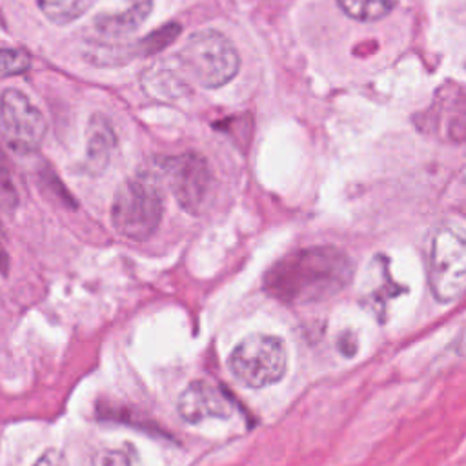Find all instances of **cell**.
Here are the masks:
<instances>
[{
    "label": "cell",
    "mask_w": 466,
    "mask_h": 466,
    "mask_svg": "<svg viewBox=\"0 0 466 466\" xmlns=\"http://www.w3.org/2000/svg\"><path fill=\"white\" fill-rule=\"evenodd\" d=\"M351 257L337 246H308L273 262L262 279L264 291L284 304L304 306L339 295L353 279Z\"/></svg>",
    "instance_id": "obj_1"
},
{
    "label": "cell",
    "mask_w": 466,
    "mask_h": 466,
    "mask_svg": "<svg viewBox=\"0 0 466 466\" xmlns=\"http://www.w3.org/2000/svg\"><path fill=\"white\" fill-rule=\"evenodd\" d=\"M164 211L162 182L157 175L146 171L127 178L116 191L111 202V224L129 240L149 238Z\"/></svg>",
    "instance_id": "obj_2"
},
{
    "label": "cell",
    "mask_w": 466,
    "mask_h": 466,
    "mask_svg": "<svg viewBox=\"0 0 466 466\" xmlns=\"http://www.w3.org/2000/svg\"><path fill=\"white\" fill-rule=\"evenodd\" d=\"M426 279L433 299L450 304L466 295V235L437 226L426 242Z\"/></svg>",
    "instance_id": "obj_3"
},
{
    "label": "cell",
    "mask_w": 466,
    "mask_h": 466,
    "mask_svg": "<svg viewBox=\"0 0 466 466\" xmlns=\"http://www.w3.org/2000/svg\"><path fill=\"white\" fill-rule=\"evenodd\" d=\"M189 82L215 89L228 84L240 67V56L231 40L215 29H202L186 40L175 55Z\"/></svg>",
    "instance_id": "obj_4"
},
{
    "label": "cell",
    "mask_w": 466,
    "mask_h": 466,
    "mask_svg": "<svg viewBox=\"0 0 466 466\" xmlns=\"http://www.w3.org/2000/svg\"><path fill=\"white\" fill-rule=\"evenodd\" d=\"M228 364L235 379L244 386L264 388L284 377L288 353L282 339L253 333L233 348Z\"/></svg>",
    "instance_id": "obj_5"
},
{
    "label": "cell",
    "mask_w": 466,
    "mask_h": 466,
    "mask_svg": "<svg viewBox=\"0 0 466 466\" xmlns=\"http://www.w3.org/2000/svg\"><path fill=\"white\" fill-rule=\"evenodd\" d=\"M160 171L175 200L186 213L202 215L209 208L215 177L206 157L195 151L167 157L162 160Z\"/></svg>",
    "instance_id": "obj_6"
},
{
    "label": "cell",
    "mask_w": 466,
    "mask_h": 466,
    "mask_svg": "<svg viewBox=\"0 0 466 466\" xmlns=\"http://www.w3.org/2000/svg\"><path fill=\"white\" fill-rule=\"evenodd\" d=\"M0 127L7 149L29 155L40 147L47 124L42 111L22 91L7 87L2 93Z\"/></svg>",
    "instance_id": "obj_7"
},
{
    "label": "cell",
    "mask_w": 466,
    "mask_h": 466,
    "mask_svg": "<svg viewBox=\"0 0 466 466\" xmlns=\"http://www.w3.org/2000/svg\"><path fill=\"white\" fill-rule=\"evenodd\" d=\"M178 415L187 424H200L208 419H228L235 413L226 391L209 380L189 382L177 400Z\"/></svg>",
    "instance_id": "obj_8"
},
{
    "label": "cell",
    "mask_w": 466,
    "mask_h": 466,
    "mask_svg": "<svg viewBox=\"0 0 466 466\" xmlns=\"http://www.w3.org/2000/svg\"><path fill=\"white\" fill-rule=\"evenodd\" d=\"M402 288L393 280L390 273V260L382 253H377L368 266V271L362 280L360 302L362 306L377 317V320H384L388 304L395 299Z\"/></svg>",
    "instance_id": "obj_9"
},
{
    "label": "cell",
    "mask_w": 466,
    "mask_h": 466,
    "mask_svg": "<svg viewBox=\"0 0 466 466\" xmlns=\"http://www.w3.org/2000/svg\"><path fill=\"white\" fill-rule=\"evenodd\" d=\"M144 93L158 102H175L189 93V78L175 56L153 62L140 76Z\"/></svg>",
    "instance_id": "obj_10"
},
{
    "label": "cell",
    "mask_w": 466,
    "mask_h": 466,
    "mask_svg": "<svg viewBox=\"0 0 466 466\" xmlns=\"http://www.w3.org/2000/svg\"><path fill=\"white\" fill-rule=\"evenodd\" d=\"M116 146V133L111 120L102 113H93L87 124V146L84 167L89 175L102 173Z\"/></svg>",
    "instance_id": "obj_11"
},
{
    "label": "cell",
    "mask_w": 466,
    "mask_h": 466,
    "mask_svg": "<svg viewBox=\"0 0 466 466\" xmlns=\"http://www.w3.org/2000/svg\"><path fill=\"white\" fill-rule=\"evenodd\" d=\"M153 11V0H131L122 11L100 13L95 16L93 25L104 36H126L137 31L149 13Z\"/></svg>",
    "instance_id": "obj_12"
},
{
    "label": "cell",
    "mask_w": 466,
    "mask_h": 466,
    "mask_svg": "<svg viewBox=\"0 0 466 466\" xmlns=\"http://www.w3.org/2000/svg\"><path fill=\"white\" fill-rule=\"evenodd\" d=\"M340 11L359 22H375L388 16L393 7L395 0H337Z\"/></svg>",
    "instance_id": "obj_13"
},
{
    "label": "cell",
    "mask_w": 466,
    "mask_h": 466,
    "mask_svg": "<svg viewBox=\"0 0 466 466\" xmlns=\"http://www.w3.org/2000/svg\"><path fill=\"white\" fill-rule=\"evenodd\" d=\"M180 29L182 27L177 22H167V24L153 29L144 38H140L133 44L135 56H153V55L164 51L169 44H173L178 38Z\"/></svg>",
    "instance_id": "obj_14"
},
{
    "label": "cell",
    "mask_w": 466,
    "mask_h": 466,
    "mask_svg": "<svg viewBox=\"0 0 466 466\" xmlns=\"http://www.w3.org/2000/svg\"><path fill=\"white\" fill-rule=\"evenodd\" d=\"M36 4L47 20L66 25L80 18L91 5V0H36Z\"/></svg>",
    "instance_id": "obj_15"
},
{
    "label": "cell",
    "mask_w": 466,
    "mask_h": 466,
    "mask_svg": "<svg viewBox=\"0 0 466 466\" xmlns=\"http://www.w3.org/2000/svg\"><path fill=\"white\" fill-rule=\"evenodd\" d=\"M91 466H140V461L135 446L124 442L120 446H111L96 451Z\"/></svg>",
    "instance_id": "obj_16"
},
{
    "label": "cell",
    "mask_w": 466,
    "mask_h": 466,
    "mask_svg": "<svg viewBox=\"0 0 466 466\" xmlns=\"http://www.w3.org/2000/svg\"><path fill=\"white\" fill-rule=\"evenodd\" d=\"M31 66V56L24 49L16 47H4L0 55V67H2V76H13L27 71Z\"/></svg>",
    "instance_id": "obj_17"
},
{
    "label": "cell",
    "mask_w": 466,
    "mask_h": 466,
    "mask_svg": "<svg viewBox=\"0 0 466 466\" xmlns=\"http://www.w3.org/2000/svg\"><path fill=\"white\" fill-rule=\"evenodd\" d=\"M16 202H18V197H16V191L11 184V178H9V173L7 169L4 167V173H2V208L4 211H11L16 208Z\"/></svg>",
    "instance_id": "obj_18"
},
{
    "label": "cell",
    "mask_w": 466,
    "mask_h": 466,
    "mask_svg": "<svg viewBox=\"0 0 466 466\" xmlns=\"http://www.w3.org/2000/svg\"><path fill=\"white\" fill-rule=\"evenodd\" d=\"M33 466H69V461L60 450L51 448V450L44 451Z\"/></svg>",
    "instance_id": "obj_19"
},
{
    "label": "cell",
    "mask_w": 466,
    "mask_h": 466,
    "mask_svg": "<svg viewBox=\"0 0 466 466\" xmlns=\"http://www.w3.org/2000/svg\"><path fill=\"white\" fill-rule=\"evenodd\" d=\"M339 350L346 355V357H353L355 355V351H357V340H355V337H353V333H350V331H346L340 339H339Z\"/></svg>",
    "instance_id": "obj_20"
}]
</instances>
